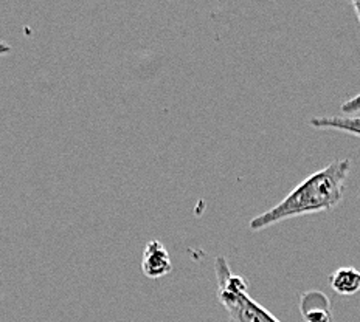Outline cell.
<instances>
[{
	"instance_id": "4",
	"label": "cell",
	"mask_w": 360,
	"mask_h": 322,
	"mask_svg": "<svg viewBox=\"0 0 360 322\" xmlns=\"http://www.w3.org/2000/svg\"><path fill=\"white\" fill-rule=\"evenodd\" d=\"M298 307L304 322H333L331 301L319 290H309L300 296Z\"/></svg>"
},
{
	"instance_id": "6",
	"label": "cell",
	"mask_w": 360,
	"mask_h": 322,
	"mask_svg": "<svg viewBox=\"0 0 360 322\" xmlns=\"http://www.w3.org/2000/svg\"><path fill=\"white\" fill-rule=\"evenodd\" d=\"M309 126L315 127V129L349 133L360 138V116H314L309 119Z\"/></svg>"
},
{
	"instance_id": "7",
	"label": "cell",
	"mask_w": 360,
	"mask_h": 322,
	"mask_svg": "<svg viewBox=\"0 0 360 322\" xmlns=\"http://www.w3.org/2000/svg\"><path fill=\"white\" fill-rule=\"evenodd\" d=\"M340 112H343V115L347 116H352L357 112H360V93L345 101L340 106Z\"/></svg>"
},
{
	"instance_id": "1",
	"label": "cell",
	"mask_w": 360,
	"mask_h": 322,
	"mask_svg": "<svg viewBox=\"0 0 360 322\" xmlns=\"http://www.w3.org/2000/svg\"><path fill=\"white\" fill-rule=\"evenodd\" d=\"M351 169L348 159L334 160L314 172L297 185L278 205L269 211L253 217L249 223L250 231H262L283 220L295 219L306 214L331 211L340 203L345 194V183Z\"/></svg>"
},
{
	"instance_id": "9",
	"label": "cell",
	"mask_w": 360,
	"mask_h": 322,
	"mask_svg": "<svg viewBox=\"0 0 360 322\" xmlns=\"http://www.w3.org/2000/svg\"><path fill=\"white\" fill-rule=\"evenodd\" d=\"M351 5H352V8H354V11H356V16H357L359 24H360V0H357V2H352Z\"/></svg>"
},
{
	"instance_id": "5",
	"label": "cell",
	"mask_w": 360,
	"mask_h": 322,
	"mask_svg": "<svg viewBox=\"0 0 360 322\" xmlns=\"http://www.w3.org/2000/svg\"><path fill=\"white\" fill-rule=\"evenodd\" d=\"M329 286L340 296H352L360 291V271L354 267H342L329 276Z\"/></svg>"
},
{
	"instance_id": "8",
	"label": "cell",
	"mask_w": 360,
	"mask_h": 322,
	"mask_svg": "<svg viewBox=\"0 0 360 322\" xmlns=\"http://www.w3.org/2000/svg\"><path fill=\"white\" fill-rule=\"evenodd\" d=\"M11 51V47L8 43H5V42H0V56L2 55H6V53H10Z\"/></svg>"
},
{
	"instance_id": "2",
	"label": "cell",
	"mask_w": 360,
	"mask_h": 322,
	"mask_svg": "<svg viewBox=\"0 0 360 322\" xmlns=\"http://www.w3.org/2000/svg\"><path fill=\"white\" fill-rule=\"evenodd\" d=\"M217 299L229 314V322H281L249 295V282L233 273L222 256L214 260Z\"/></svg>"
},
{
	"instance_id": "3",
	"label": "cell",
	"mask_w": 360,
	"mask_h": 322,
	"mask_svg": "<svg viewBox=\"0 0 360 322\" xmlns=\"http://www.w3.org/2000/svg\"><path fill=\"white\" fill-rule=\"evenodd\" d=\"M141 271L149 279H159L172 271L171 256L160 241H149L146 243L141 259Z\"/></svg>"
}]
</instances>
